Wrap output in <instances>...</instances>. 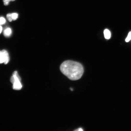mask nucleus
<instances>
[{
  "mask_svg": "<svg viewBox=\"0 0 131 131\" xmlns=\"http://www.w3.org/2000/svg\"><path fill=\"white\" fill-rule=\"evenodd\" d=\"M9 60V54L5 50L0 51V64L4 63L7 64Z\"/></svg>",
  "mask_w": 131,
  "mask_h": 131,
  "instance_id": "nucleus-3",
  "label": "nucleus"
},
{
  "mask_svg": "<svg viewBox=\"0 0 131 131\" xmlns=\"http://www.w3.org/2000/svg\"><path fill=\"white\" fill-rule=\"evenodd\" d=\"M60 71L63 74L72 81L81 79L84 73L83 66L78 62L67 60L61 64Z\"/></svg>",
  "mask_w": 131,
  "mask_h": 131,
  "instance_id": "nucleus-1",
  "label": "nucleus"
},
{
  "mask_svg": "<svg viewBox=\"0 0 131 131\" xmlns=\"http://www.w3.org/2000/svg\"><path fill=\"white\" fill-rule=\"evenodd\" d=\"M4 34L5 36L9 37L12 34V30L9 28H7L5 29L4 32Z\"/></svg>",
  "mask_w": 131,
  "mask_h": 131,
  "instance_id": "nucleus-4",
  "label": "nucleus"
},
{
  "mask_svg": "<svg viewBox=\"0 0 131 131\" xmlns=\"http://www.w3.org/2000/svg\"><path fill=\"white\" fill-rule=\"evenodd\" d=\"M5 19L3 17H0V25L4 24L6 23Z\"/></svg>",
  "mask_w": 131,
  "mask_h": 131,
  "instance_id": "nucleus-8",
  "label": "nucleus"
},
{
  "mask_svg": "<svg viewBox=\"0 0 131 131\" xmlns=\"http://www.w3.org/2000/svg\"><path fill=\"white\" fill-rule=\"evenodd\" d=\"M13 20H16L18 17V14L17 13H14L11 14Z\"/></svg>",
  "mask_w": 131,
  "mask_h": 131,
  "instance_id": "nucleus-6",
  "label": "nucleus"
},
{
  "mask_svg": "<svg viewBox=\"0 0 131 131\" xmlns=\"http://www.w3.org/2000/svg\"><path fill=\"white\" fill-rule=\"evenodd\" d=\"M6 17H7L8 20H9V22H11L13 20L11 14H7V15H6Z\"/></svg>",
  "mask_w": 131,
  "mask_h": 131,
  "instance_id": "nucleus-9",
  "label": "nucleus"
},
{
  "mask_svg": "<svg viewBox=\"0 0 131 131\" xmlns=\"http://www.w3.org/2000/svg\"><path fill=\"white\" fill-rule=\"evenodd\" d=\"M2 31V27H1V26L0 25V34H1Z\"/></svg>",
  "mask_w": 131,
  "mask_h": 131,
  "instance_id": "nucleus-12",
  "label": "nucleus"
},
{
  "mask_svg": "<svg viewBox=\"0 0 131 131\" xmlns=\"http://www.w3.org/2000/svg\"><path fill=\"white\" fill-rule=\"evenodd\" d=\"M75 131H83V130L81 128H79L77 130H75Z\"/></svg>",
  "mask_w": 131,
  "mask_h": 131,
  "instance_id": "nucleus-11",
  "label": "nucleus"
},
{
  "mask_svg": "<svg viewBox=\"0 0 131 131\" xmlns=\"http://www.w3.org/2000/svg\"><path fill=\"white\" fill-rule=\"evenodd\" d=\"M15 0H3L4 2V4L5 6H7L9 4L10 2L14 1Z\"/></svg>",
  "mask_w": 131,
  "mask_h": 131,
  "instance_id": "nucleus-10",
  "label": "nucleus"
},
{
  "mask_svg": "<svg viewBox=\"0 0 131 131\" xmlns=\"http://www.w3.org/2000/svg\"><path fill=\"white\" fill-rule=\"evenodd\" d=\"M131 40V31L129 33L128 35L125 40L126 42H128Z\"/></svg>",
  "mask_w": 131,
  "mask_h": 131,
  "instance_id": "nucleus-7",
  "label": "nucleus"
},
{
  "mask_svg": "<svg viewBox=\"0 0 131 131\" xmlns=\"http://www.w3.org/2000/svg\"><path fill=\"white\" fill-rule=\"evenodd\" d=\"M104 37L106 39H110L111 37V33L108 29H106L104 31Z\"/></svg>",
  "mask_w": 131,
  "mask_h": 131,
  "instance_id": "nucleus-5",
  "label": "nucleus"
},
{
  "mask_svg": "<svg viewBox=\"0 0 131 131\" xmlns=\"http://www.w3.org/2000/svg\"><path fill=\"white\" fill-rule=\"evenodd\" d=\"M21 80V78L18 74L17 71H14L10 79V81L13 84V89L15 90L21 89L22 86L20 82Z\"/></svg>",
  "mask_w": 131,
  "mask_h": 131,
  "instance_id": "nucleus-2",
  "label": "nucleus"
}]
</instances>
